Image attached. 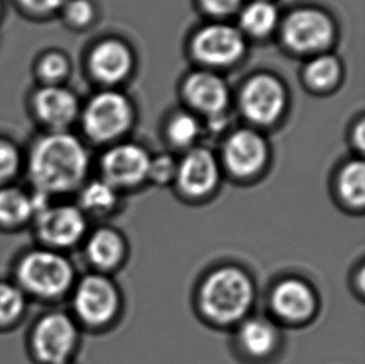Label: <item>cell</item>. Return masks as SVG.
<instances>
[{"mask_svg":"<svg viewBox=\"0 0 365 364\" xmlns=\"http://www.w3.org/2000/svg\"><path fill=\"white\" fill-rule=\"evenodd\" d=\"M68 58L59 51H50L40 59L38 74L46 85H58L69 74Z\"/></svg>","mask_w":365,"mask_h":364,"instance_id":"4316f807","label":"cell"},{"mask_svg":"<svg viewBox=\"0 0 365 364\" xmlns=\"http://www.w3.org/2000/svg\"><path fill=\"white\" fill-rule=\"evenodd\" d=\"M277 9L268 1H253L241 14V26L253 36H264L274 29Z\"/></svg>","mask_w":365,"mask_h":364,"instance_id":"603a6c76","label":"cell"},{"mask_svg":"<svg viewBox=\"0 0 365 364\" xmlns=\"http://www.w3.org/2000/svg\"><path fill=\"white\" fill-rule=\"evenodd\" d=\"M0 8H1V0H0Z\"/></svg>","mask_w":365,"mask_h":364,"instance_id":"836d02e7","label":"cell"},{"mask_svg":"<svg viewBox=\"0 0 365 364\" xmlns=\"http://www.w3.org/2000/svg\"><path fill=\"white\" fill-rule=\"evenodd\" d=\"M176 178L178 186L188 196H205L217 186V163L206 148H195L178 165Z\"/></svg>","mask_w":365,"mask_h":364,"instance_id":"5bb4252c","label":"cell"},{"mask_svg":"<svg viewBox=\"0 0 365 364\" xmlns=\"http://www.w3.org/2000/svg\"><path fill=\"white\" fill-rule=\"evenodd\" d=\"M48 197L16 183L0 188V231L16 232L29 227Z\"/></svg>","mask_w":365,"mask_h":364,"instance_id":"7c38bea8","label":"cell"},{"mask_svg":"<svg viewBox=\"0 0 365 364\" xmlns=\"http://www.w3.org/2000/svg\"><path fill=\"white\" fill-rule=\"evenodd\" d=\"M66 364H73V363H66Z\"/></svg>","mask_w":365,"mask_h":364,"instance_id":"e575fe53","label":"cell"},{"mask_svg":"<svg viewBox=\"0 0 365 364\" xmlns=\"http://www.w3.org/2000/svg\"><path fill=\"white\" fill-rule=\"evenodd\" d=\"M23 165L18 146L11 141L0 138V188L15 183Z\"/></svg>","mask_w":365,"mask_h":364,"instance_id":"484cf974","label":"cell"},{"mask_svg":"<svg viewBox=\"0 0 365 364\" xmlns=\"http://www.w3.org/2000/svg\"><path fill=\"white\" fill-rule=\"evenodd\" d=\"M225 163L238 178L258 173L267 160V146L261 135L252 130H240L225 145Z\"/></svg>","mask_w":365,"mask_h":364,"instance_id":"4fadbf2b","label":"cell"},{"mask_svg":"<svg viewBox=\"0 0 365 364\" xmlns=\"http://www.w3.org/2000/svg\"><path fill=\"white\" fill-rule=\"evenodd\" d=\"M64 11L66 20L75 26L88 25L94 18V6L90 0H68Z\"/></svg>","mask_w":365,"mask_h":364,"instance_id":"f1b7e54d","label":"cell"},{"mask_svg":"<svg viewBox=\"0 0 365 364\" xmlns=\"http://www.w3.org/2000/svg\"><path fill=\"white\" fill-rule=\"evenodd\" d=\"M200 126L193 116L187 113H180L173 118L168 126V135L173 143L180 146H186L197 138Z\"/></svg>","mask_w":365,"mask_h":364,"instance_id":"83f0119b","label":"cell"},{"mask_svg":"<svg viewBox=\"0 0 365 364\" xmlns=\"http://www.w3.org/2000/svg\"><path fill=\"white\" fill-rule=\"evenodd\" d=\"M339 73L341 66L334 56L321 55L307 66V83L316 89H326L336 83Z\"/></svg>","mask_w":365,"mask_h":364,"instance_id":"d4e9b609","label":"cell"},{"mask_svg":"<svg viewBox=\"0 0 365 364\" xmlns=\"http://www.w3.org/2000/svg\"><path fill=\"white\" fill-rule=\"evenodd\" d=\"M30 300L11 280H0V332L16 328L28 313Z\"/></svg>","mask_w":365,"mask_h":364,"instance_id":"ffe728a7","label":"cell"},{"mask_svg":"<svg viewBox=\"0 0 365 364\" xmlns=\"http://www.w3.org/2000/svg\"><path fill=\"white\" fill-rule=\"evenodd\" d=\"M255 298L252 280L236 267H222L203 282L200 302L203 313L220 325L241 320Z\"/></svg>","mask_w":365,"mask_h":364,"instance_id":"3957f363","label":"cell"},{"mask_svg":"<svg viewBox=\"0 0 365 364\" xmlns=\"http://www.w3.org/2000/svg\"><path fill=\"white\" fill-rule=\"evenodd\" d=\"M176 173H178V165L168 155H161L150 161L148 176L158 183H168L173 178H176Z\"/></svg>","mask_w":365,"mask_h":364,"instance_id":"f546056e","label":"cell"},{"mask_svg":"<svg viewBox=\"0 0 365 364\" xmlns=\"http://www.w3.org/2000/svg\"><path fill=\"white\" fill-rule=\"evenodd\" d=\"M131 123V108L121 93L105 91L90 100L83 113L85 133L96 143L118 138Z\"/></svg>","mask_w":365,"mask_h":364,"instance_id":"52a82bcc","label":"cell"},{"mask_svg":"<svg viewBox=\"0 0 365 364\" xmlns=\"http://www.w3.org/2000/svg\"><path fill=\"white\" fill-rule=\"evenodd\" d=\"M79 343V323L65 310L41 313L28 333V350L36 364L71 363Z\"/></svg>","mask_w":365,"mask_h":364,"instance_id":"277c9868","label":"cell"},{"mask_svg":"<svg viewBox=\"0 0 365 364\" xmlns=\"http://www.w3.org/2000/svg\"><path fill=\"white\" fill-rule=\"evenodd\" d=\"M150 158L140 146L128 143L110 148L101 160V170L111 186L128 187L138 185L148 178Z\"/></svg>","mask_w":365,"mask_h":364,"instance_id":"8fae6325","label":"cell"},{"mask_svg":"<svg viewBox=\"0 0 365 364\" xmlns=\"http://www.w3.org/2000/svg\"><path fill=\"white\" fill-rule=\"evenodd\" d=\"M272 307L283 320L302 322L313 315L316 310V297L307 283L288 278L273 290Z\"/></svg>","mask_w":365,"mask_h":364,"instance_id":"2e32d148","label":"cell"},{"mask_svg":"<svg viewBox=\"0 0 365 364\" xmlns=\"http://www.w3.org/2000/svg\"><path fill=\"white\" fill-rule=\"evenodd\" d=\"M356 146L361 148V150L364 148V123L363 121L359 123V126L356 130Z\"/></svg>","mask_w":365,"mask_h":364,"instance_id":"d6a6232c","label":"cell"},{"mask_svg":"<svg viewBox=\"0 0 365 364\" xmlns=\"http://www.w3.org/2000/svg\"><path fill=\"white\" fill-rule=\"evenodd\" d=\"M85 256L100 271L119 265L125 253L123 238L111 228H99L85 237Z\"/></svg>","mask_w":365,"mask_h":364,"instance_id":"d6986e66","label":"cell"},{"mask_svg":"<svg viewBox=\"0 0 365 364\" xmlns=\"http://www.w3.org/2000/svg\"><path fill=\"white\" fill-rule=\"evenodd\" d=\"M241 106L251 121L262 125L274 123L286 106V91L283 85L271 75H258L247 83Z\"/></svg>","mask_w":365,"mask_h":364,"instance_id":"9c48e42d","label":"cell"},{"mask_svg":"<svg viewBox=\"0 0 365 364\" xmlns=\"http://www.w3.org/2000/svg\"><path fill=\"white\" fill-rule=\"evenodd\" d=\"M338 190L349 206H364L365 166L363 161H351L341 170Z\"/></svg>","mask_w":365,"mask_h":364,"instance_id":"cb8c5ba5","label":"cell"},{"mask_svg":"<svg viewBox=\"0 0 365 364\" xmlns=\"http://www.w3.org/2000/svg\"><path fill=\"white\" fill-rule=\"evenodd\" d=\"M11 275L29 300L43 303L64 300L76 282V270L66 253L39 245L15 258Z\"/></svg>","mask_w":365,"mask_h":364,"instance_id":"7a4b0ae2","label":"cell"},{"mask_svg":"<svg viewBox=\"0 0 365 364\" xmlns=\"http://www.w3.org/2000/svg\"><path fill=\"white\" fill-rule=\"evenodd\" d=\"M89 170V156L79 138L53 131L30 148L25 171L30 188L50 200H61L79 191Z\"/></svg>","mask_w":365,"mask_h":364,"instance_id":"6da1fadb","label":"cell"},{"mask_svg":"<svg viewBox=\"0 0 365 364\" xmlns=\"http://www.w3.org/2000/svg\"><path fill=\"white\" fill-rule=\"evenodd\" d=\"M70 295L71 315L78 323L88 327L108 325L119 310V292L111 280L100 273L76 280Z\"/></svg>","mask_w":365,"mask_h":364,"instance_id":"8992f818","label":"cell"},{"mask_svg":"<svg viewBox=\"0 0 365 364\" xmlns=\"http://www.w3.org/2000/svg\"><path fill=\"white\" fill-rule=\"evenodd\" d=\"M89 63L96 79L106 84H114L128 74L133 58L128 46L116 40H108L93 50Z\"/></svg>","mask_w":365,"mask_h":364,"instance_id":"ac0fdd59","label":"cell"},{"mask_svg":"<svg viewBox=\"0 0 365 364\" xmlns=\"http://www.w3.org/2000/svg\"><path fill=\"white\" fill-rule=\"evenodd\" d=\"M195 56L210 65L232 64L245 51V40L236 28L230 25L205 26L195 36Z\"/></svg>","mask_w":365,"mask_h":364,"instance_id":"30bf717a","label":"cell"},{"mask_svg":"<svg viewBox=\"0 0 365 364\" xmlns=\"http://www.w3.org/2000/svg\"><path fill=\"white\" fill-rule=\"evenodd\" d=\"M36 116L54 131H63L79 113V101L74 93L59 85H45L33 98Z\"/></svg>","mask_w":365,"mask_h":364,"instance_id":"9a60e30c","label":"cell"},{"mask_svg":"<svg viewBox=\"0 0 365 364\" xmlns=\"http://www.w3.org/2000/svg\"><path fill=\"white\" fill-rule=\"evenodd\" d=\"M25 10L35 15H49L63 9L68 0H19Z\"/></svg>","mask_w":365,"mask_h":364,"instance_id":"4dcf8cb0","label":"cell"},{"mask_svg":"<svg viewBox=\"0 0 365 364\" xmlns=\"http://www.w3.org/2000/svg\"><path fill=\"white\" fill-rule=\"evenodd\" d=\"M185 96L193 108L217 116L228 103V90L221 78L211 73H195L185 84Z\"/></svg>","mask_w":365,"mask_h":364,"instance_id":"e0dca14e","label":"cell"},{"mask_svg":"<svg viewBox=\"0 0 365 364\" xmlns=\"http://www.w3.org/2000/svg\"><path fill=\"white\" fill-rule=\"evenodd\" d=\"M238 338L248 355L266 357L276 347L277 333L273 325L267 320L253 318L241 325Z\"/></svg>","mask_w":365,"mask_h":364,"instance_id":"7402d4cb","label":"cell"},{"mask_svg":"<svg viewBox=\"0 0 365 364\" xmlns=\"http://www.w3.org/2000/svg\"><path fill=\"white\" fill-rule=\"evenodd\" d=\"M334 34L331 19L319 10H297L283 26V39L297 53H313L329 45Z\"/></svg>","mask_w":365,"mask_h":364,"instance_id":"ba28073f","label":"cell"},{"mask_svg":"<svg viewBox=\"0 0 365 364\" xmlns=\"http://www.w3.org/2000/svg\"><path fill=\"white\" fill-rule=\"evenodd\" d=\"M30 227L36 245L65 252L84 241L88 216L76 203L50 200L36 212Z\"/></svg>","mask_w":365,"mask_h":364,"instance_id":"5b68a950","label":"cell"},{"mask_svg":"<svg viewBox=\"0 0 365 364\" xmlns=\"http://www.w3.org/2000/svg\"><path fill=\"white\" fill-rule=\"evenodd\" d=\"M78 203L86 216H103L114 210L118 202L116 188L105 180L85 182L80 187Z\"/></svg>","mask_w":365,"mask_h":364,"instance_id":"44dd1931","label":"cell"},{"mask_svg":"<svg viewBox=\"0 0 365 364\" xmlns=\"http://www.w3.org/2000/svg\"><path fill=\"white\" fill-rule=\"evenodd\" d=\"M203 8L213 15H230L238 9L242 0H201Z\"/></svg>","mask_w":365,"mask_h":364,"instance_id":"1f68e13d","label":"cell"}]
</instances>
